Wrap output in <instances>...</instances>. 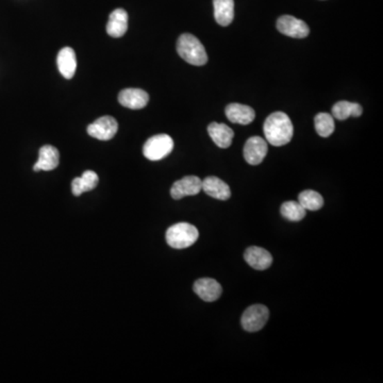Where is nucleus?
Wrapping results in <instances>:
<instances>
[{
  "label": "nucleus",
  "mask_w": 383,
  "mask_h": 383,
  "mask_svg": "<svg viewBox=\"0 0 383 383\" xmlns=\"http://www.w3.org/2000/svg\"><path fill=\"white\" fill-rule=\"evenodd\" d=\"M202 181L196 176H186L172 184L170 195L175 200H179L186 196L197 195L202 190Z\"/></svg>",
  "instance_id": "1a4fd4ad"
},
{
  "label": "nucleus",
  "mask_w": 383,
  "mask_h": 383,
  "mask_svg": "<svg viewBox=\"0 0 383 383\" xmlns=\"http://www.w3.org/2000/svg\"><path fill=\"white\" fill-rule=\"evenodd\" d=\"M269 152L267 141L260 136L248 139L244 146V158L250 166H259Z\"/></svg>",
  "instance_id": "6e6552de"
},
{
  "label": "nucleus",
  "mask_w": 383,
  "mask_h": 383,
  "mask_svg": "<svg viewBox=\"0 0 383 383\" xmlns=\"http://www.w3.org/2000/svg\"><path fill=\"white\" fill-rule=\"evenodd\" d=\"M57 64L59 71L65 79L75 76L77 69V59L75 51L71 47H64L57 53Z\"/></svg>",
  "instance_id": "2eb2a0df"
},
{
  "label": "nucleus",
  "mask_w": 383,
  "mask_h": 383,
  "mask_svg": "<svg viewBox=\"0 0 383 383\" xmlns=\"http://www.w3.org/2000/svg\"><path fill=\"white\" fill-rule=\"evenodd\" d=\"M226 116L233 124L249 125L255 120L256 113L251 107L241 104L228 105Z\"/></svg>",
  "instance_id": "dca6fc26"
},
{
  "label": "nucleus",
  "mask_w": 383,
  "mask_h": 383,
  "mask_svg": "<svg viewBox=\"0 0 383 383\" xmlns=\"http://www.w3.org/2000/svg\"><path fill=\"white\" fill-rule=\"evenodd\" d=\"M202 190L210 197L218 200H228L231 196L229 186L217 177H207L202 180Z\"/></svg>",
  "instance_id": "ddd939ff"
},
{
  "label": "nucleus",
  "mask_w": 383,
  "mask_h": 383,
  "mask_svg": "<svg viewBox=\"0 0 383 383\" xmlns=\"http://www.w3.org/2000/svg\"><path fill=\"white\" fill-rule=\"evenodd\" d=\"M118 124L112 116H103L87 127V134L100 141H109L116 134Z\"/></svg>",
  "instance_id": "0eeeda50"
},
{
  "label": "nucleus",
  "mask_w": 383,
  "mask_h": 383,
  "mask_svg": "<svg viewBox=\"0 0 383 383\" xmlns=\"http://www.w3.org/2000/svg\"><path fill=\"white\" fill-rule=\"evenodd\" d=\"M118 101L125 108L140 110L150 101V95L141 89H125L118 94Z\"/></svg>",
  "instance_id": "9b49d317"
},
{
  "label": "nucleus",
  "mask_w": 383,
  "mask_h": 383,
  "mask_svg": "<svg viewBox=\"0 0 383 383\" xmlns=\"http://www.w3.org/2000/svg\"><path fill=\"white\" fill-rule=\"evenodd\" d=\"M277 29L283 35L295 39H305L310 33L309 26L305 21L291 15L280 17L277 21Z\"/></svg>",
  "instance_id": "423d86ee"
},
{
  "label": "nucleus",
  "mask_w": 383,
  "mask_h": 383,
  "mask_svg": "<svg viewBox=\"0 0 383 383\" xmlns=\"http://www.w3.org/2000/svg\"><path fill=\"white\" fill-rule=\"evenodd\" d=\"M315 129L321 138H328L335 131V118L328 113H319L314 118Z\"/></svg>",
  "instance_id": "5701e85b"
},
{
  "label": "nucleus",
  "mask_w": 383,
  "mask_h": 383,
  "mask_svg": "<svg viewBox=\"0 0 383 383\" xmlns=\"http://www.w3.org/2000/svg\"><path fill=\"white\" fill-rule=\"evenodd\" d=\"M281 215L291 222H299L305 216V210L299 202H287L280 208Z\"/></svg>",
  "instance_id": "b1692460"
},
{
  "label": "nucleus",
  "mask_w": 383,
  "mask_h": 383,
  "mask_svg": "<svg viewBox=\"0 0 383 383\" xmlns=\"http://www.w3.org/2000/svg\"><path fill=\"white\" fill-rule=\"evenodd\" d=\"M60 161V154L57 152V148L51 145H45L41 147L39 152V160L33 166L35 172H49V170H55L59 166Z\"/></svg>",
  "instance_id": "4468645a"
},
{
  "label": "nucleus",
  "mask_w": 383,
  "mask_h": 383,
  "mask_svg": "<svg viewBox=\"0 0 383 383\" xmlns=\"http://www.w3.org/2000/svg\"><path fill=\"white\" fill-rule=\"evenodd\" d=\"M199 238V232L195 226L188 223L172 225L166 231V239L168 245L175 249H184L194 245Z\"/></svg>",
  "instance_id": "7ed1b4c3"
},
{
  "label": "nucleus",
  "mask_w": 383,
  "mask_h": 383,
  "mask_svg": "<svg viewBox=\"0 0 383 383\" xmlns=\"http://www.w3.org/2000/svg\"><path fill=\"white\" fill-rule=\"evenodd\" d=\"M178 55L188 64L202 66L208 62L207 51L197 37L190 33L180 35L177 41Z\"/></svg>",
  "instance_id": "f03ea898"
},
{
  "label": "nucleus",
  "mask_w": 383,
  "mask_h": 383,
  "mask_svg": "<svg viewBox=\"0 0 383 383\" xmlns=\"http://www.w3.org/2000/svg\"><path fill=\"white\" fill-rule=\"evenodd\" d=\"M269 317V311L265 305H251L242 315V327L248 332H257L267 325Z\"/></svg>",
  "instance_id": "39448f33"
},
{
  "label": "nucleus",
  "mask_w": 383,
  "mask_h": 383,
  "mask_svg": "<svg viewBox=\"0 0 383 383\" xmlns=\"http://www.w3.org/2000/svg\"><path fill=\"white\" fill-rule=\"evenodd\" d=\"M214 17L218 25L227 27L233 21V0H213Z\"/></svg>",
  "instance_id": "aec40b11"
},
{
  "label": "nucleus",
  "mask_w": 383,
  "mask_h": 383,
  "mask_svg": "<svg viewBox=\"0 0 383 383\" xmlns=\"http://www.w3.org/2000/svg\"><path fill=\"white\" fill-rule=\"evenodd\" d=\"M363 108L356 103H349V101H339L332 107L333 118L337 121H345L348 117H359L362 115Z\"/></svg>",
  "instance_id": "412c9836"
},
{
  "label": "nucleus",
  "mask_w": 383,
  "mask_h": 383,
  "mask_svg": "<svg viewBox=\"0 0 383 383\" xmlns=\"http://www.w3.org/2000/svg\"><path fill=\"white\" fill-rule=\"evenodd\" d=\"M263 131L269 144L277 147L291 142L294 134L293 124L283 112L271 113L264 123Z\"/></svg>",
  "instance_id": "f257e3e1"
},
{
  "label": "nucleus",
  "mask_w": 383,
  "mask_h": 383,
  "mask_svg": "<svg viewBox=\"0 0 383 383\" xmlns=\"http://www.w3.org/2000/svg\"><path fill=\"white\" fill-rule=\"evenodd\" d=\"M299 202L303 206L305 211L307 210L317 211V210L321 209L323 206V198L321 194L317 193L315 190H307L299 194Z\"/></svg>",
  "instance_id": "4be33fe9"
},
{
  "label": "nucleus",
  "mask_w": 383,
  "mask_h": 383,
  "mask_svg": "<svg viewBox=\"0 0 383 383\" xmlns=\"http://www.w3.org/2000/svg\"><path fill=\"white\" fill-rule=\"evenodd\" d=\"M128 30V13L124 9H116L110 14L107 33L112 37H122Z\"/></svg>",
  "instance_id": "f3484780"
},
{
  "label": "nucleus",
  "mask_w": 383,
  "mask_h": 383,
  "mask_svg": "<svg viewBox=\"0 0 383 383\" xmlns=\"http://www.w3.org/2000/svg\"><path fill=\"white\" fill-rule=\"evenodd\" d=\"M193 290L202 301H207V303H213V301H217L223 293L222 285L212 278L198 279L194 283Z\"/></svg>",
  "instance_id": "9d476101"
},
{
  "label": "nucleus",
  "mask_w": 383,
  "mask_h": 383,
  "mask_svg": "<svg viewBox=\"0 0 383 383\" xmlns=\"http://www.w3.org/2000/svg\"><path fill=\"white\" fill-rule=\"evenodd\" d=\"M98 175L93 170H85L82 176L75 178L71 182V190L75 196L82 195L85 192L94 190L98 184Z\"/></svg>",
  "instance_id": "6ab92c4d"
},
{
  "label": "nucleus",
  "mask_w": 383,
  "mask_h": 383,
  "mask_svg": "<svg viewBox=\"0 0 383 383\" xmlns=\"http://www.w3.org/2000/svg\"><path fill=\"white\" fill-rule=\"evenodd\" d=\"M244 258L248 265L257 271H265L269 269L273 263L271 253L264 248L257 247V246L247 248L244 253Z\"/></svg>",
  "instance_id": "f8f14e48"
},
{
  "label": "nucleus",
  "mask_w": 383,
  "mask_h": 383,
  "mask_svg": "<svg viewBox=\"0 0 383 383\" xmlns=\"http://www.w3.org/2000/svg\"><path fill=\"white\" fill-rule=\"evenodd\" d=\"M174 150V141L168 134H158L148 139L143 147L145 158L159 161L168 157Z\"/></svg>",
  "instance_id": "20e7f679"
},
{
  "label": "nucleus",
  "mask_w": 383,
  "mask_h": 383,
  "mask_svg": "<svg viewBox=\"0 0 383 383\" xmlns=\"http://www.w3.org/2000/svg\"><path fill=\"white\" fill-rule=\"evenodd\" d=\"M208 134L220 148L230 147L234 138L233 130L230 127L225 124H218V123H212L209 125Z\"/></svg>",
  "instance_id": "a211bd4d"
}]
</instances>
